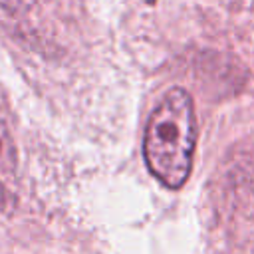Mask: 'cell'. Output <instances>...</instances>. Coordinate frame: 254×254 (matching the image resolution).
<instances>
[{
    "label": "cell",
    "instance_id": "3",
    "mask_svg": "<svg viewBox=\"0 0 254 254\" xmlns=\"http://www.w3.org/2000/svg\"><path fill=\"white\" fill-rule=\"evenodd\" d=\"M34 4H36V0H0V8H4L8 12H14V14L26 12Z\"/></svg>",
    "mask_w": 254,
    "mask_h": 254
},
{
    "label": "cell",
    "instance_id": "1",
    "mask_svg": "<svg viewBox=\"0 0 254 254\" xmlns=\"http://www.w3.org/2000/svg\"><path fill=\"white\" fill-rule=\"evenodd\" d=\"M196 143L194 103L187 89L173 87L153 109L143 137V157L151 175L167 189H181L192 169Z\"/></svg>",
    "mask_w": 254,
    "mask_h": 254
},
{
    "label": "cell",
    "instance_id": "2",
    "mask_svg": "<svg viewBox=\"0 0 254 254\" xmlns=\"http://www.w3.org/2000/svg\"><path fill=\"white\" fill-rule=\"evenodd\" d=\"M16 173H18V153L14 139L0 119V212L10 214L16 206Z\"/></svg>",
    "mask_w": 254,
    "mask_h": 254
}]
</instances>
